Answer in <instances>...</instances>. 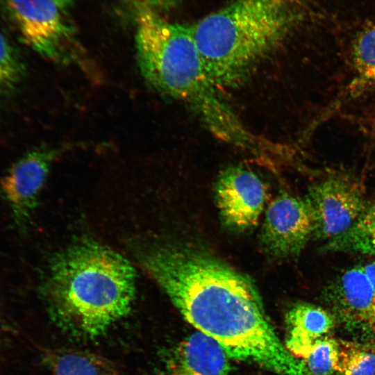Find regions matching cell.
Masks as SVG:
<instances>
[{
	"instance_id": "d6986e66",
	"label": "cell",
	"mask_w": 375,
	"mask_h": 375,
	"mask_svg": "<svg viewBox=\"0 0 375 375\" xmlns=\"http://www.w3.org/2000/svg\"><path fill=\"white\" fill-rule=\"evenodd\" d=\"M362 266L375 291V260Z\"/></svg>"
},
{
	"instance_id": "5bb4252c",
	"label": "cell",
	"mask_w": 375,
	"mask_h": 375,
	"mask_svg": "<svg viewBox=\"0 0 375 375\" xmlns=\"http://www.w3.org/2000/svg\"><path fill=\"white\" fill-rule=\"evenodd\" d=\"M325 247L329 251L375 256V198L368 202L350 229L328 242Z\"/></svg>"
},
{
	"instance_id": "44dd1931",
	"label": "cell",
	"mask_w": 375,
	"mask_h": 375,
	"mask_svg": "<svg viewBox=\"0 0 375 375\" xmlns=\"http://www.w3.org/2000/svg\"><path fill=\"white\" fill-rule=\"evenodd\" d=\"M170 1H173V0H170ZM175 1V0H174Z\"/></svg>"
},
{
	"instance_id": "8fae6325",
	"label": "cell",
	"mask_w": 375,
	"mask_h": 375,
	"mask_svg": "<svg viewBox=\"0 0 375 375\" xmlns=\"http://www.w3.org/2000/svg\"><path fill=\"white\" fill-rule=\"evenodd\" d=\"M327 292L345 317L375 330V291L362 265L343 272Z\"/></svg>"
},
{
	"instance_id": "9a60e30c",
	"label": "cell",
	"mask_w": 375,
	"mask_h": 375,
	"mask_svg": "<svg viewBox=\"0 0 375 375\" xmlns=\"http://www.w3.org/2000/svg\"><path fill=\"white\" fill-rule=\"evenodd\" d=\"M26 75L25 62L17 47L0 30V101L12 95Z\"/></svg>"
},
{
	"instance_id": "3957f363",
	"label": "cell",
	"mask_w": 375,
	"mask_h": 375,
	"mask_svg": "<svg viewBox=\"0 0 375 375\" xmlns=\"http://www.w3.org/2000/svg\"><path fill=\"white\" fill-rule=\"evenodd\" d=\"M42 291L49 315L62 331L93 340L130 312L135 273L112 249L83 242L53 259Z\"/></svg>"
},
{
	"instance_id": "7c38bea8",
	"label": "cell",
	"mask_w": 375,
	"mask_h": 375,
	"mask_svg": "<svg viewBox=\"0 0 375 375\" xmlns=\"http://www.w3.org/2000/svg\"><path fill=\"white\" fill-rule=\"evenodd\" d=\"M285 347L298 359H304L316 342L333 327L335 319L328 310L309 303H299L286 314Z\"/></svg>"
},
{
	"instance_id": "5b68a950",
	"label": "cell",
	"mask_w": 375,
	"mask_h": 375,
	"mask_svg": "<svg viewBox=\"0 0 375 375\" xmlns=\"http://www.w3.org/2000/svg\"><path fill=\"white\" fill-rule=\"evenodd\" d=\"M73 0H0V11L20 39L53 61L73 58L77 35Z\"/></svg>"
},
{
	"instance_id": "e0dca14e",
	"label": "cell",
	"mask_w": 375,
	"mask_h": 375,
	"mask_svg": "<svg viewBox=\"0 0 375 375\" xmlns=\"http://www.w3.org/2000/svg\"><path fill=\"white\" fill-rule=\"evenodd\" d=\"M335 371L342 375H375V353L358 344L339 342Z\"/></svg>"
},
{
	"instance_id": "8992f818",
	"label": "cell",
	"mask_w": 375,
	"mask_h": 375,
	"mask_svg": "<svg viewBox=\"0 0 375 375\" xmlns=\"http://www.w3.org/2000/svg\"><path fill=\"white\" fill-rule=\"evenodd\" d=\"M319 239L329 242L356 222L368 201L362 185L347 175H331L311 188L306 198Z\"/></svg>"
},
{
	"instance_id": "9c48e42d",
	"label": "cell",
	"mask_w": 375,
	"mask_h": 375,
	"mask_svg": "<svg viewBox=\"0 0 375 375\" xmlns=\"http://www.w3.org/2000/svg\"><path fill=\"white\" fill-rule=\"evenodd\" d=\"M59 149L40 147L15 160L0 180V190L8 203L15 222L24 225L38 199Z\"/></svg>"
},
{
	"instance_id": "2e32d148",
	"label": "cell",
	"mask_w": 375,
	"mask_h": 375,
	"mask_svg": "<svg viewBox=\"0 0 375 375\" xmlns=\"http://www.w3.org/2000/svg\"><path fill=\"white\" fill-rule=\"evenodd\" d=\"M352 60L358 83L375 87V24L365 27L354 39Z\"/></svg>"
},
{
	"instance_id": "4fadbf2b",
	"label": "cell",
	"mask_w": 375,
	"mask_h": 375,
	"mask_svg": "<svg viewBox=\"0 0 375 375\" xmlns=\"http://www.w3.org/2000/svg\"><path fill=\"white\" fill-rule=\"evenodd\" d=\"M45 358L53 375H119L108 359L85 351L53 350Z\"/></svg>"
},
{
	"instance_id": "30bf717a",
	"label": "cell",
	"mask_w": 375,
	"mask_h": 375,
	"mask_svg": "<svg viewBox=\"0 0 375 375\" xmlns=\"http://www.w3.org/2000/svg\"><path fill=\"white\" fill-rule=\"evenodd\" d=\"M228 358L218 342L197 331L177 344L167 362L166 375H228Z\"/></svg>"
},
{
	"instance_id": "ac0fdd59",
	"label": "cell",
	"mask_w": 375,
	"mask_h": 375,
	"mask_svg": "<svg viewBox=\"0 0 375 375\" xmlns=\"http://www.w3.org/2000/svg\"><path fill=\"white\" fill-rule=\"evenodd\" d=\"M339 342L328 338L318 340L302 362L309 375H331L335 371Z\"/></svg>"
},
{
	"instance_id": "6da1fadb",
	"label": "cell",
	"mask_w": 375,
	"mask_h": 375,
	"mask_svg": "<svg viewBox=\"0 0 375 375\" xmlns=\"http://www.w3.org/2000/svg\"><path fill=\"white\" fill-rule=\"evenodd\" d=\"M144 264L184 319L229 358L279 375H302L301 360L274 333L247 276L192 247H160L147 253Z\"/></svg>"
},
{
	"instance_id": "52a82bcc",
	"label": "cell",
	"mask_w": 375,
	"mask_h": 375,
	"mask_svg": "<svg viewBox=\"0 0 375 375\" xmlns=\"http://www.w3.org/2000/svg\"><path fill=\"white\" fill-rule=\"evenodd\" d=\"M313 232V217L306 199L282 194L266 210L260 239L271 254L286 257L299 253Z\"/></svg>"
},
{
	"instance_id": "277c9868",
	"label": "cell",
	"mask_w": 375,
	"mask_h": 375,
	"mask_svg": "<svg viewBox=\"0 0 375 375\" xmlns=\"http://www.w3.org/2000/svg\"><path fill=\"white\" fill-rule=\"evenodd\" d=\"M304 16L301 0H231L191 27L205 68L222 90L241 83Z\"/></svg>"
},
{
	"instance_id": "ffe728a7",
	"label": "cell",
	"mask_w": 375,
	"mask_h": 375,
	"mask_svg": "<svg viewBox=\"0 0 375 375\" xmlns=\"http://www.w3.org/2000/svg\"><path fill=\"white\" fill-rule=\"evenodd\" d=\"M2 331H3L2 330V326H1V325L0 324V338H1V334H2Z\"/></svg>"
},
{
	"instance_id": "7a4b0ae2",
	"label": "cell",
	"mask_w": 375,
	"mask_h": 375,
	"mask_svg": "<svg viewBox=\"0 0 375 375\" xmlns=\"http://www.w3.org/2000/svg\"><path fill=\"white\" fill-rule=\"evenodd\" d=\"M135 21L138 61L148 83L185 103L218 140L247 148L253 133L208 75L191 26L169 22L147 5L138 7Z\"/></svg>"
},
{
	"instance_id": "ba28073f",
	"label": "cell",
	"mask_w": 375,
	"mask_h": 375,
	"mask_svg": "<svg viewBox=\"0 0 375 375\" xmlns=\"http://www.w3.org/2000/svg\"><path fill=\"white\" fill-rule=\"evenodd\" d=\"M215 197L224 223L232 229L244 231L257 224L266 188L251 170L240 165L231 166L219 176Z\"/></svg>"
}]
</instances>
